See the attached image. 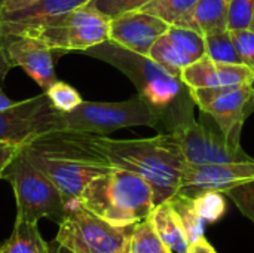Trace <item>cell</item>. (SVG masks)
Masks as SVG:
<instances>
[{
  "mask_svg": "<svg viewBox=\"0 0 254 253\" xmlns=\"http://www.w3.org/2000/svg\"><path fill=\"white\" fill-rule=\"evenodd\" d=\"M21 149L31 164L54 182L65 206L76 203L95 177L112 169L89 133L58 130L31 140Z\"/></svg>",
  "mask_w": 254,
  "mask_h": 253,
  "instance_id": "cell-1",
  "label": "cell"
},
{
  "mask_svg": "<svg viewBox=\"0 0 254 253\" xmlns=\"http://www.w3.org/2000/svg\"><path fill=\"white\" fill-rule=\"evenodd\" d=\"M94 142L110 167L137 173L147 180L153 191L155 207L180 191L188 163L171 133L134 140H118L94 134Z\"/></svg>",
  "mask_w": 254,
  "mask_h": 253,
  "instance_id": "cell-2",
  "label": "cell"
},
{
  "mask_svg": "<svg viewBox=\"0 0 254 253\" xmlns=\"http://www.w3.org/2000/svg\"><path fill=\"white\" fill-rule=\"evenodd\" d=\"M82 54L103 60L124 72L135 85L138 95L165 115V125L190 110L183 98V89L188 88L185 82L170 75L149 55L132 52L110 39L85 49Z\"/></svg>",
  "mask_w": 254,
  "mask_h": 253,
  "instance_id": "cell-3",
  "label": "cell"
},
{
  "mask_svg": "<svg viewBox=\"0 0 254 253\" xmlns=\"http://www.w3.org/2000/svg\"><path fill=\"white\" fill-rule=\"evenodd\" d=\"M77 203L118 227L135 225L155 207L153 191L147 180L137 173L116 167L95 177L83 189Z\"/></svg>",
  "mask_w": 254,
  "mask_h": 253,
  "instance_id": "cell-4",
  "label": "cell"
},
{
  "mask_svg": "<svg viewBox=\"0 0 254 253\" xmlns=\"http://www.w3.org/2000/svg\"><path fill=\"white\" fill-rule=\"evenodd\" d=\"M3 179L12 185L15 192V221L37 224L46 218L57 225L63 222L67 206L61 192L46 174L31 164L22 149L6 169Z\"/></svg>",
  "mask_w": 254,
  "mask_h": 253,
  "instance_id": "cell-5",
  "label": "cell"
},
{
  "mask_svg": "<svg viewBox=\"0 0 254 253\" xmlns=\"http://www.w3.org/2000/svg\"><path fill=\"white\" fill-rule=\"evenodd\" d=\"M63 119L65 130L100 136L127 127L147 125L159 128L165 124V115L140 95L115 103L82 101L76 109L63 113Z\"/></svg>",
  "mask_w": 254,
  "mask_h": 253,
  "instance_id": "cell-6",
  "label": "cell"
},
{
  "mask_svg": "<svg viewBox=\"0 0 254 253\" xmlns=\"http://www.w3.org/2000/svg\"><path fill=\"white\" fill-rule=\"evenodd\" d=\"M134 225H113L77 201L67 206L55 242L71 253H128Z\"/></svg>",
  "mask_w": 254,
  "mask_h": 253,
  "instance_id": "cell-7",
  "label": "cell"
},
{
  "mask_svg": "<svg viewBox=\"0 0 254 253\" xmlns=\"http://www.w3.org/2000/svg\"><path fill=\"white\" fill-rule=\"evenodd\" d=\"M109 30L110 18L86 3L19 33L42 39L52 51L83 52L107 40Z\"/></svg>",
  "mask_w": 254,
  "mask_h": 253,
  "instance_id": "cell-8",
  "label": "cell"
},
{
  "mask_svg": "<svg viewBox=\"0 0 254 253\" xmlns=\"http://www.w3.org/2000/svg\"><path fill=\"white\" fill-rule=\"evenodd\" d=\"M167 133L176 137L189 166L229 164L253 160L241 146L232 145L216 122L214 127L205 118L198 122L192 113L179 119Z\"/></svg>",
  "mask_w": 254,
  "mask_h": 253,
  "instance_id": "cell-9",
  "label": "cell"
},
{
  "mask_svg": "<svg viewBox=\"0 0 254 253\" xmlns=\"http://www.w3.org/2000/svg\"><path fill=\"white\" fill-rule=\"evenodd\" d=\"M65 130L63 112L54 107L46 92L0 110V142L24 146L31 140Z\"/></svg>",
  "mask_w": 254,
  "mask_h": 253,
  "instance_id": "cell-10",
  "label": "cell"
},
{
  "mask_svg": "<svg viewBox=\"0 0 254 253\" xmlns=\"http://www.w3.org/2000/svg\"><path fill=\"white\" fill-rule=\"evenodd\" d=\"M0 45L10 64L22 67L43 92L57 81L52 49L42 39L27 33H1Z\"/></svg>",
  "mask_w": 254,
  "mask_h": 253,
  "instance_id": "cell-11",
  "label": "cell"
},
{
  "mask_svg": "<svg viewBox=\"0 0 254 253\" xmlns=\"http://www.w3.org/2000/svg\"><path fill=\"white\" fill-rule=\"evenodd\" d=\"M250 180H254V160L210 166L186 164L177 194L188 197L204 191H219L223 194L226 189Z\"/></svg>",
  "mask_w": 254,
  "mask_h": 253,
  "instance_id": "cell-12",
  "label": "cell"
},
{
  "mask_svg": "<svg viewBox=\"0 0 254 253\" xmlns=\"http://www.w3.org/2000/svg\"><path fill=\"white\" fill-rule=\"evenodd\" d=\"M168 27L170 24L152 13L129 10L110 19L109 39L132 52L149 55L153 43Z\"/></svg>",
  "mask_w": 254,
  "mask_h": 253,
  "instance_id": "cell-13",
  "label": "cell"
},
{
  "mask_svg": "<svg viewBox=\"0 0 254 253\" xmlns=\"http://www.w3.org/2000/svg\"><path fill=\"white\" fill-rule=\"evenodd\" d=\"M253 109V88L252 85H241L232 88L222 97L216 98L204 109H201V112L207 113L214 119L223 136L232 145L241 146V128L244 119Z\"/></svg>",
  "mask_w": 254,
  "mask_h": 253,
  "instance_id": "cell-14",
  "label": "cell"
},
{
  "mask_svg": "<svg viewBox=\"0 0 254 253\" xmlns=\"http://www.w3.org/2000/svg\"><path fill=\"white\" fill-rule=\"evenodd\" d=\"M180 78L188 88L252 85L254 82V70L244 64L219 63L205 55L188 66Z\"/></svg>",
  "mask_w": 254,
  "mask_h": 253,
  "instance_id": "cell-15",
  "label": "cell"
},
{
  "mask_svg": "<svg viewBox=\"0 0 254 253\" xmlns=\"http://www.w3.org/2000/svg\"><path fill=\"white\" fill-rule=\"evenodd\" d=\"M88 1L91 0H37L21 9L1 12L0 34L24 31L27 28L42 24L46 19L83 6Z\"/></svg>",
  "mask_w": 254,
  "mask_h": 253,
  "instance_id": "cell-16",
  "label": "cell"
},
{
  "mask_svg": "<svg viewBox=\"0 0 254 253\" xmlns=\"http://www.w3.org/2000/svg\"><path fill=\"white\" fill-rule=\"evenodd\" d=\"M173 25L185 27L205 36L228 28V3L225 0H199Z\"/></svg>",
  "mask_w": 254,
  "mask_h": 253,
  "instance_id": "cell-17",
  "label": "cell"
},
{
  "mask_svg": "<svg viewBox=\"0 0 254 253\" xmlns=\"http://www.w3.org/2000/svg\"><path fill=\"white\" fill-rule=\"evenodd\" d=\"M149 219L159 236V239L176 253H186L189 248V240L180 224L177 213L174 212L170 201H165L156 207L149 215Z\"/></svg>",
  "mask_w": 254,
  "mask_h": 253,
  "instance_id": "cell-18",
  "label": "cell"
},
{
  "mask_svg": "<svg viewBox=\"0 0 254 253\" xmlns=\"http://www.w3.org/2000/svg\"><path fill=\"white\" fill-rule=\"evenodd\" d=\"M0 253H49V243L40 236L37 224L15 221L13 231L0 246Z\"/></svg>",
  "mask_w": 254,
  "mask_h": 253,
  "instance_id": "cell-19",
  "label": "cell"
},
{
  "mask_svg": "<svg viewBox=\"0 0 254 253\" xmlns=\"http://www.w3.org/2000/svg\"><path fill=\"white\" fill-rule=\"evenodd\" d=\"M149 57L176 78H180L183 70L192 64L188 55L177 46L167 31L153 43L149 51Z\"/></svg>",
  "mask_w": 254,
  "mask_h": 253,
  "instance_id": "cell-20",
  "label": "cell"
},
{
  "mask_svg": "<svg viewBox=\"0 0 254 253\" xmlns=\"http://www.w3.org/2000/svg\"><path fill=\"white\" fill-rule=\"evenodd\" d=\"M128 253H173L159 239L149 216L134 225L129 237Z\"/></svg>",
  "mask_w": 254,
  "mask_h": 253,
  "instance_id": "cell-21",
  "label": "cell"
},
{
  "mask_svg": "<svg viewBox=\"0 0 254 253\" xmlns=\"http://www.w3.org/2000/svg\"><path fill=\"white\" fill-rule=\"evenodd\" d=\"M168 201L171 203L174 212L177 213L189 243H193L198 239L204 237L205 221L196 213V210L192 204V198L188 195H183V194H176Z\"/></svg>",
  "mask_w": 254,
  "mask_h": 253,
  "instance_id": "cell-22",
  "label": "cell"
},
{
  "mask_svg": "<svg viewBox=\"0 0 254 253\" xmlns=\"http://www.w3.org/2000/svg\"><path fill=\"white\" fill-rule=\"evenodd\" d=\"M205 40V49H207V57L219 61V63H229V64H243L238 52L235 49L231 31L222 30L217 33H210L204 36Z\"/></svg>",
  "mask_w": 254,
  "mask_h": 253,
  "instance_id": "cell-23",
  "label": "cell"
},
{
  "mask_svg": "<svg viewBox=\"0 0 254 253\" xmlns=\"http://www.w3.org/2000/svg\"><path fill=\"white\" fill-rule=\"evenodd\" d=\"M167 33L177 43V46L188 55L192 64L207 55L204 36L199 34L198 31L179 25H170Z\"/></svg>",
  "mask_w": 254,
  "mask_h": 253,
  "instance_id": "cell-24",
  "label": "cell"
},
{
  "mask_svg": "<svg viewBox=\"0 0 254 253\" xmlns=\"http://www.w3.org/2000/svg\"><path fill=\"white\" fill-rule=\"evenodd\" d=\"M199 0H152L137 10L152 13L173 25L183 18Z\"/></svg>",
  "mask_w": 254,
  "mask_h": 253,
  "instance_id": "cell-25",
  "label": "cell"
},
{
  "mask_svg": "<svg viewBox=\"0 0 254 253\" xmlns=\"http://www.w3.org/2000/svg\"><path fill=\"white\" fill-rule=\"evenodd\" d=\"M190 198L196 213L205 222L219 221L226 210V201L223 198V194L219 191H204Z\"/></svg>",
  "mask_w": 254,
  "mask_h": 253,
  "instance_id": "cell-26",
  "label": "cell"
},
{
  "mask_svg": "<svg viewBox=\"0 0 254 253\" xmlns=\"http://www.w3.org/2000/svg\"><path fill=\"white\" fill-rule=\"evenodd\" d=\"M45 92L49 97L51 103L54 104V107L63 113L76 109L83 101L80 94L77 92V89H74L71 85L63 82V81H58V79Z\"/></svg>",
  "mask_w": 254,
  "mask_h": 253,
  "instance_id": "cell-27",
  "label": "cell"
},
{
  "mask_svg": "<svg viewBox=\"0 0 254 253\" xmlns=\"http://www.w3.org/2000/svg\"><path fill=\"white\" fill-rule=\"evenodd\" d=\"M228 30H254V0H232L228 4Z\"/></svg>",
  "mask_w": 254,
  "mask_h": 253,
  "instance_id": "cell-28",
  "label": "cell"
},
{
  "mask_svg": "<svg viewBox=\"0 0 254 253\" xmlns=\"http://www.w3.org/2000/svg\"><path fill=\"white\" fill-rule=\"evenodd\" d=\"M223 195H228L241 210V213L254 224V180L232 186L226 189Z\"/></svg>",
  "mask_w": 254,
  "mask_h": 253,
  "instance_id": "cell-29",
  "label": "cell"
},
{
  "mask_svg": "<svg viewBox=\"0 0 254 253\" xmlns=\"http://www.w3.org/2000/svg\"><path fill=\"white\" fill-rule=\"evenodd\" d=\"M152 0H91L88 4L109 16L110 19L129 10H137Z\"/></svg>",
  "mask_w": 254,
  "mask_h": 253,
  "instance_id": "cell-30",
  "label": "cell"
},
{
  "mask_svg": "<svg viewBox=\"0 0 254 253\" xmlns=\"http://www.w3.org/2000/svg\"><path fill=\"white\" fill-rule=\"evenodd\" d=\"M231 36L241 63L254 70V30H234Z\"/></svg>",
  "mask_w": 254,
  "mask_h": 253,
  "instance_id": "cell-31",
  "label": "cell"
},
{
  "mask_svg": "<svg viewBox=\"0 0 254 253\" xmlns=\"http://www.w3.org/2000/svg\"><path fill=\"white\" fill-rule=\"evenodd\" d=\"M19 151H21V146L18 145L0 142V179H3L6 169L13 161V158L19 154Z\"/></svg>",
  "mask_w": 254,
  "mask_h": 253,
  "instance_id": "cell-32",
  "label": "cell"
},
{
  "mask_svg": "<svg viewBox=\"0 0 254 253\" xmlns=\"http://www.w3.org/2000/svg\"><path fill=\"white\" fill-rule=\"evenodd\" d=\"M186 253H216V251H214V248L210 245V242L205 237H201L196 242L189 245Z\"/></svg>",
  "mask_w": 254,
  "mask_h": 253,
  "instance_id": "cell-33",
  "label": "cell"
},
{
  "mask_svg": "<svg viewBox=\"0 0 254 253\" xmlns=\"http://www.w3.org/2000/svg\"><path fill=\"white\" fill-rule=\"evenodd\" d=\"M37 0H4V6H3V12H10V10H16L21 7H25L31 3H34Z\"/></svg>",
  "mask_w": 254,
  "mask_h": 253,
  "instance_id": "cell-34",
  "label": "cell"
},
{
  "mask_svg": "<svg viewBox=\"0 0 254 253\" xmlns=\"http://www.w3.org/2000/svg\"><path fill=\"white\" fill-rule=\"evenodd\" d=\"M13 66L10 64V61L7 60V57H6V54H4V51H3V48H1V45H0V76L1 78H4L6 76V73L12 69Z\"/></svg>",
  "mask_w": 254,
  "mask_h": 253,
  "instance_id": "cell-35",
  "label": "cell"
},
{
  "mask_svg": "<svg viewBox=\"0 0 254 253\" xmlns=\"http://www.w3.org/2000/svg\"><path fill=\"white\" fill-rule=\"evenodd\" d=\"M3 78L0 76V81H1ZM15 101L13 100H10L4 92H3V89H1V86H0V110H3V109H6V107H9V106H12Z\"/></svg>",
  "mask_w": 254,
  "mask_h": 253,
  "instance_id": "cell-36",
  "label": "cell"
},
{
  "mask_svg": "<svg viewBox=\"0 0 254 253\" xmlns=\"http://www.w3.org/2000/svg\"><path fill=\"white\" fill-rule=\"evenodd\" d=\"M49 253H71L70 251H67L65 248H63L61 245H58L55 240L49 243Z\"/></svg>",
  "mask_w": 254,
  "mask_h": 253,
  "instance_id": "cell-37",
  "label": "cell"
},
{
  "mask_svg": "<svg viewBox=\"0 0 254 253\" xmlns=\"http://www.w3.org/2000/svg\"><path fill=\"white\" fill-rule=\"evenodd\" d=\"M3 6H4V0H0V18H1V12H3Z\"/></svg>",
  "mask_w": 254,
  "mask_h": 253,
  "instance_id": "cell-38",
  "label": "cell"
},
{
  "mask_svg": "<svg viewBox=\"0 0 254 253\" xmlns=\"http://www.w3.org/2000/svg\"><path fill=\"white\" fill-rule=\"evenodd\" d=\"M225 1H226V3H228V4H229V3H231V1H232V0H225Z\"/></svg>",
  "mask_w": 254,
  "mask_h": 253,
  "instance_id": "cell-39",
  "label": "cell"
}]
</instances>
